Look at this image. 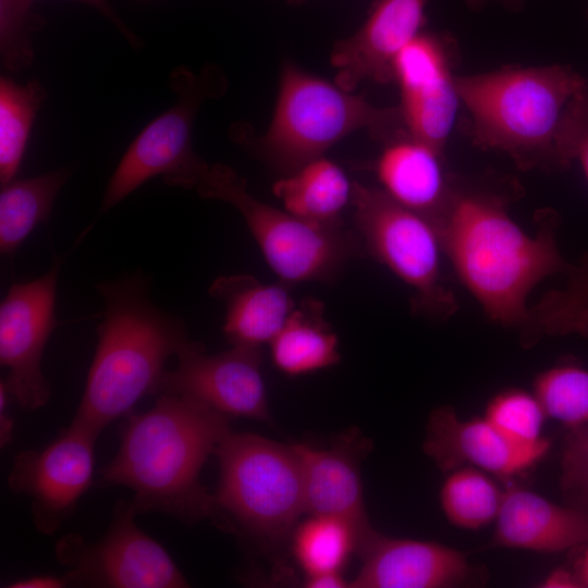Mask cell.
Segmentation results:
<instances>
[{
	"mask_svg": "<svg viewBox=\"0 0 588 588\" xmlns=\"http://www.w3.org/2000/svg\"><path fill=\"white\" fill-rule=\"evenodd\" d=\"M230 417L188 397L161 393L145 413L130 414L101 486L134 493L136 514L161 512L189 523L217 520L213 495L199 481L210 454L230 429Z\"/></svg>",
	"mask_w": 588,
	"mask_h": 588,
	"instance_id": "cell-2",
	"label": "cell"
},
{
	"mask_svg": "<svg viewBox=\"0 0 588 588\" xmlns=\"http://www.w3.org/2000/svg\"><path fill=\"white\" fill-rule=\"evenodd\" d=\"M562 169L578 162L588 180V88L569 103L558 139Z\"/></svg>",
	"mask_w": 588,
	"mask_h": 588,
	"instance_id": "cell-33",
	"label": "cell"
},
{
	"mask_svg": "<svg viewBox=\"0 0 588 588\" xmlns=\"http://www.w3.org/2000/svg\"><path fill=\"white\" fill-rule=\"evenodd\" d=\"M292 445L303 468L305 513L347 523L357 538V554L363 558L380 535L369 523L360 476L359 463L369 443L353 433L328 449Z\"/></svg>",
	"mask_w": 588,
	"mask_h": 588,
	"instance_id": "cell-16",
	"label": "cell"
},
{
	"mask_svg": "<svg viewBox=\"0 0 588 588\" xmlns=\"http://www.w3.org/2000/svg\"><path fill=\"white\" fill-rule=\"evenodd\" d=\"M72 585L70 576L36 575L14 580L7 585L10 588H62Z\"/></svg>",
	"mask_w": 588,
	"mask_h": 588,
	"instance_id": "cell-35",
	"label": "cell"
},
{
	"mask_svg": "<svg viewBox=\"0 0 588 588\" xmlns=\"http://www.w3.org/2000/svg\"><path fill=\"white\" fill-rule=\"evenodd\" d=\"M363 130L383 144L407 134L399 107H377L362 95L285 61L271 121L252 146L285 175Z\"/></svg>",
	"mask_w": 588,
	"mask_h": 588,
	"instance_id": "cell-5",
	"label": "cell"
},
{
	"mask_svg": "<svg viewBox=\"0 0 588 588\" xmlns=\"http://www.w3.org/2000/svg\"><path fill=\"white\" fill-rule=\"evenodd\" d=\"M356 226L370 254L414 292L416 311L448 318L457 309L441 271L444 255L436 223L380 187L353 184Z\"/></svg>",
	"mask_w": 588,
	"mask_h": 588,
	"instance_id": "cell-9",
	"label": "cell"
},
{
	"mask_svg": "<svg viewBox=\"0 0 588 588\" xmlns=\"http://www.w3.org/2000/svg\"><path fill=\"white\" fill-rule=\"evenodd\" d=\"M269 345L274 366L291 377L334 366L341 359L338 334L324 318L322 303L315 298L295 306Z\"/></svg>",
	"mask_w": 588,
	"mask_h": 588,
	"instance_id": "cell-23",
	"label": "cell"
},
{
	"mask_svg": "<svg viewBox=\"0 0 588 588\" xmlns=\"http://www.w3.org/2000/svg\"><path fill=\"white\" fill-rule=\"evenodd\" d=\"M289 3L291 4H299V3H303L305 2L306 0H286Z\"/></svg>",
	"mask_w": 588,
	"mask_h": 588,
	"instance_id": "cell-41",
	"label": "cell"
},
{
	"mask_svg": "<svg viewBox=\"0 0 588 588\" xmlns=\"http://www.w3.org/2000/svg\"><path fill=\"white\" fill-rule=\"evenodd\" d=\"M353 184L341 167L322 156L285 174L272 191L290 213L318 225L342 226Z\"/></svg>",
	"mask_w": 588,
	"mask_h": 588,
	"instance_id": "cell-22",
	"label": "cell"
},
{
	"mask_svg": "<svg viewBox=\"0 0 588 588\" xmlns=\"http://www.w3.org/2000/svg\"><path fill=\"white\" fill-rule=\"evenodd\" d=\"M290 284L264 283L249 274L217 278L209 293L225 306L223 333L231 345L261 348L283 328L296 304Z\"/></svg>",
	"mask_w": 588,
	"mask_h": 588,
	"instance_id": "cell-21",
	"label": "cell"
},
{
	"mask_svg": "<svg viewBox=\"0 0 588 588\" xmlns=\"http://www.w3.org/2000/svg\"><path fill=\"white\" fill-rule=\"evenodd\" d=\"M105 316L73 422L97 433L156 394L166 363L189 341L182 319L151 301L149 278L140 271L97 285Z\"/></svg>",
	"mask_w": 588,
	"mask_h": 588,
	"instance_id": "cell-3",
	"label": "cell"
},
{
	"mask_svg": "<svg viewBox=\"0 0 588 588\" xmlns=\"http://www.w3.org/2000/svg\"><path fill=\"white\" fill-rule=\"evenodd\" d=\"M445 474L439 500L448 522L464 530H479L493 524L504 491L493 476L471 466Z\"/></svg>",
	"mask_w": 588,
	"mask_h": 588,
	"instance_id": "cell-25",
	"label": "cell"
},
{
	"mask_svg": "<svg viewBox=\"0 0 588 588\" xmlns=\"http://www.w3.org/2000/svg\"><path fill=\"white\" fill-rule=\"evenodd\" d=\"M38 81L17 84L0 78V182L14 180L20 169L30 128L46 98Z\"/></svg>",
	"mask_w": 588,
	"mask_h": 588,
	"instance_id": "cell-27",
	"label": "cell"
},
{
	"mask_svg": "<svg viewBox=\"0 0 588 588\" xmlns=\"http://www.w3.org/2000/svg\"><path fill=\"white\" fill-rule=\"evenodd\" d=\"M550 448L549 439L537 444L522 443L486 417L463 418L446 405L431 412L424 441L425 454L444 473L471 466L506 479L535 466Z\"/></svg>",
	"mask_w": 588,
	"mask_h": 588,
	"instance_id": "cell-15",
	"label": "cell"
},
{
	"mask_svg": "<svg viewBox=\"0 0 588 588\" xmlns=\"http://www.w3.org/2000/svg\"><path fill=\"white\" fill-rule=\"evenodd\" d=\"M98 434L72 421L44 449L15 456L8 485L30 500L39 532L52 535L59 529L91 486Z\"/></svg>",
	"mask_w": 588,
	"mask_h": 588,
	"instance_id": "cell-12",
	"label": "cell"
},
{
	"mask_svg": "<svg viewBox=\"0 0 588 588\" xmlns=\"http://www.w3.org/2000/svg\"><path fill=\"white\" fill-rule=\"evenodd\" d=\"M565 275L564 287L547 292L530 306V346L543 335L588 336V253Z\"/></svg>",
	"mask_w": 588,
	"mask_h": 588,
	"instance_id": "cell-26",
	"label": "cell"
},
{
	"mask_svg": "<svg viewBox=\"0 0 588 588\" xmlns=\"http://www.w3.org/2000/svg\"><path fill=\"white\" fill-rule=\"evenodd\" d=\"M428 1L376 0L360 27L334 45L330 54L334 82L351 91L365 81L393 82L395 58L424 32Z\"/></svg>",
	"mask_w": 588,
	"mask_h": 588,
	"instance_id": "cell-17",
	"label": "cell"
},
{
	"mask_svg": "<svg viewBox=\"0 0 588 588\" xmlns=\"http://www.w3.org/2000/svg\"><path fill=\"white\" fill-rule=\"evenodd\" d=\"M65 257L54 258L39 278L14 283L0 305V363L9 369L4 381L26 411L42 407L51 395L41 358L56 327L58 279Z\"/></svg>",
	"mask_w": 588,
	"mask_h": 588,
	"instance_id": "cell-11",
	"label": "cell"
},
{
	"mask_svg": "<svg viewBox=\"0 0 588 588\" xmlns=\"http://www.w3.org/2000/svg\"><path fill=\"white\" fill-rule=\"evenodd\" d=\"M493 525V548L559 553L588 542V512L514 483L504 487Z\"/></svg>",
	"mask_w": 588,
	"mask_h": 588,
	"instance_id": "cell-19",
	"label": "cell"
},
{
	"mask_svg": "<svg viewBox=\"0 0 588 588\" xmlns=\"http://www.w3.org/2000/svg\"><path fill=\"white\" fill-rule=\"evenodd\" d=\"M491 1H498L511 9H519L524 2V0H466V3L473 8V9H480L485 4Z\"/></svg>",
	"mask_w": 588,
	"mask_h": 588,
	"instance_id": "cell-40",
	"label": "cell"
},
{
	"mask_svg": "<svg viewBox=\"0 0 588 588\" xmlns=\"http://www.w3.org/2000/svg\"><path fill=\"white\" fill-rule=\"evenodd\" d=\"M585 550L575 566L583 588H588V542L585 544Z\"/></svg>",
	"mask_w": 588,
	"mask_h": 588,
	"instance_id": "cell-39",
	"label": "cell"
},
{
	"mask_svg": "<svg viewBox=\"0 0 588 588\" xmlns=\"http://www.w3.org/2000/svg\"><path fill=\"white\" fill-rule=\"evenodd\" d=\"M215 454L220 467L213 494L217 522L223 513L259 540L285 539L305 513L303 468L293 445L231 430Z\"/></svg>",
	"mask_w": 588,
	"mask_h": 588,
	"instance_id": "cell-6",
	"label": "cell"
},
{
	"mask_svg": "<svg viewBox=\"0 0 588 588\" xmlns=\"http://www.w3.org/2000/svg\"><path fill=\"white\" fill-rule=\"evenodd\" d=\"M511 198L500 187L455 179L433 222L458 280L490 320L515 330L525 345L529 294L544 279L565 274L572 264L558 246V216H541L529 234L510 215Z\"/></svg>",
	"mask_w": 588,
	"mask_h": 588,
	"instance_id": "cell-1",
	"label": "cell"
},
{
	"mask_svg": "<svg viewBox=\"0 0 588 588\" xmlns=\"http://www.w3.org/2000/svg\"><path fill=\"white\" fill-rule=\"evenodd\" d=\"M532 391L548 418L567 429L588 425V370L573 364L549 367L534 379Z\"/></svg>",
	"mask_w": 588,
	"mask_h": 588,
	"instance_id": "cell-29",
	"label": "cell"
},
{
	"mask_svg": "<svg viewBox=\"0 0 588 588\" xmlns=\"http://www.w3.org/2000/svg\"><path fill=\"white\" fill-rule=\"evenodd\" d=\"M131 501L115 506L103 537L87 544L77 535L62 538L58 560L72 585L109 588H183L188 583L167 550L135 523Z\"/></svg>",
	"mask_w": 588,
	"mask_h": 588,
	"instance_id": "cell-10",
	"label": "cell"
},
{
	"mask_svg": "<svg viewBox=\"0 0 588 588\" xmlns=\"http://www.w3.org/2000/svg\"><path fill=\"white\" fill-rule=\"evenodd\" d=\"M36 1V0H32ZM83 3H86L96 10H98L100 13H102L105 16H107L111 22H113L119 29L124 34V36L127 38L128 41H131L133 45L137 44L136 37L132 34V32L120 21L117 13L111 8L108 0H76Z\"/></svg>",
	"mask_w": 588,
	"mask_h": 588,
	"instance_id": "cell-38",
	"label": "cell"
},
{
	"mask_svg": "<svg viewBox=\"0 0 588 588\" xmlns=\"http://www.w3.org/2000/svg\"><path fill=\"white\" fill-rule=\"evenodd\" d=\"M473 143L506 154L519 169H562L558 139L573 99L588 88L567 65L504 66L455 76Z\"/></svg>",
	"mask_w": 588,
	"mask_h": 588,
	"instance_id": "cell-4",
	"label": "cell"
},
{
	"mask_svg": "<svg viewBox=\"0 0 588 588\" xmlns=\"http://www.w3.org/2000/svg\"><path fill=\"white\" fill-rule=\"evenodd\" d=\"M541 588H583L575 568L556 567L547 574L538 585Z\"/></svg>",
	"mask_w": 588,
	"mask_h": 588,
	"instance_id": "cell-34",
	"label": "cell"
},
{
	"mask_svg": "<svg viewBox=\"0 0 588 588\" xmlns=\"http://www.w3.org/2000/svg\"><path fill=\"white\" fill-rule=\"evenodd\" d=\"M477 574L468 556L455 548L379 535L350 587L452 588L468 584Z\"/></svg>",
	"mask_w": 588,
	"mask_h": 588,
	"instance_id": "cell-18",
	"label": "cell"
},
{
	"mask_svg": "<svg viewBox=\"0 0 588 588\" xmlns=\"http://www.w3.org/2000/svg\"><path fill=\"white\" fill-rule=\"evenodd\" d=\"M560 489L565 503L588 512V425L567 429L561 455Z\"/></svg>",
	"mask_w": 588,
	"mask_h": 588,
	"instance_id": "cell-32",
	"label": "cell"
},
{
	"mask_svg": "<svg viewBox=\"0 0 588 588\" xmlns=\"http://www.w3.org/2000/svg\"><path fill=\"white\" fill-rule=\"evenodd\" d=\"M175 103L152 120L132 142L109 179L100 212H107L149 179L162 176L170 185L195 188L209 168L193 149L192 130L201 102L223 89L213 69L196 74L175 68L169 78Z\"/></svg>",
	"mask_w": 588,
	"mask_h": 588,
	"instance_id": "cell-8",
	"label": "cell"
},
{
	"mask_svg": "<svg viewBox=\"0 0 588 588\" xmlns=\"http://www.w3.org/2000/svg\"><path fill=\"white\" fill-rule=\"evenodd\" d=\"M293 553L306 575L341 572L353 552L357 538L342 519L310 515L293 534Z\"/></svg>",
	"mask_w": 588,
	"mask_h": 588,
	"instance_id": "cell-28",
	"label": "cell"
},
{
	"mask_svg": "<svg viewBox=\"0 0 588 588\" xmlns=\"http://www.w3.org/2000/svg\"><path fill=\"white\" fill-rule=\"evenodd\" d=\"M72 173L62 168L45 174L12 180L0 193V252L12 255L40 223L48 220L58 193Z\"/></svg>",
	"mask_w": 588,
	"mask_h": 588,
	"instance_id": "cell-24",
	"label": "cell"
},
{
	"mask_svg": "<svg viewBox=\"0 0 588 588\" xmlns=\"http://www.w3.org/2000/svg\"><path fill=\"white\" fill-rule=\"evenodd\" d=\"M483 417L512 439L526 444L546 440L542 429L548 418L534 393L519 388H506L487 403Z\"/></svg>",
	"mask_w": 588,
	"mask_h": 588,
	"instance_id": "cell-30",
	"label": "cell"
},
{
	"mask_svg": "<svg viewBox=\"0 0 588 588\" xmlns=\"http://www.w3.org/2000/svg\"><path fill=\"white\" fill-rule=\"evenodd\" d=\"M32 0H0V56L9 72L28 68L34 59L32 33L41 23Z\"/></svg>",
	"mask_w": 588,
	"mask_h": 588,
	"instance_id": "cell-31",
	"label": "cell"
},
{
	"mask_svg": "<svg viewBox=\"0 0 588 588\" xmlns=\"http://www.w3.org/2000/svg\"><path fill=\"white\" fill-rule=\"evenodd\" d=\"M373 171L389 197L432 221L445 209L455 183L443 151L408 134L384 143Z\"/></svg>",
	"mask_w": 588,
	"mask_h": 588,
	"instance_id": "cell-20",
	"label": "cell"
},
{
	"mask_svg": "<svg viewBox=\"0 0 588 588\" xmlns=\"http://www.w3.org/2000/svg\"><path fill=\"white\" fill-rule=\"evenodd\" d=\"M455 76L448 42L427 32L412 39L393 63V82L400 89L399 109L407 134L441 151L461 107Z\"/></svg>",
	"mask_w": 588,
	"mask_h": 588,
	"instance_id": "cell-14",
	"label": "cell"
},
{
	"mask_svg": "<svg viewBox=\"0 0 588 588\" xmlns=\"http://www.w3.org/2000/svg\"><path fill=\"white\" fill-rule=\"evenodd\" d=\"M351 581L343 578L341 572H328L306 577L305 586L309 588H345Z\"/></svg>",
	"mask_w": 588,
	"mask_h": 588,
	"instance_id": "cell-37",
	"label": "cell"
},
{
	"mask_svg": "<svg viewBox=\"0 0 588 588\" xmlns=\"http://www.w3.org/2000/svg\"><path fill=\"white\" fill-rule=\"evenodd\" d=\"M11 393L4 380L0 382V443L1 446L8 445L12 440L13 418L8 412Z\"/></svg>",
	"mask_w": 588,
	"mask_h": 588,
	"instance_id": "cell-36",
	"label": "cell"
},
{
	"mask_svg": "<svg viewBox=\"0 0 588 588\" xmlns=\"http://www.w3.org/2000/svg\"><path fill=\"white\" fill-rule=\"evenodd\" d=\"M195 189L241 213L270 268L290 285L331 282L357 252L355 238L343 226L318 225L261 201L226 164L209 166Z\"/></svg>",
	"mask_w": 588,
	"mask_h": 588,
	"instance_id": "cell-7",
	"label": "cell"
},
{
	"mask_svg": "<svg viewBox=\"0 0 588 588\" xmlns=\"http://www.w3.org/2000/svg\"><path fill=\"white\" fill-rule=\"evenodd\" d=\"M175 368L163 372L156 394L192 399L226 416L270 421L262 377V350L232 345L208 354L189 340L177 353Z\"/></svg>",
	"mask_w": 588,
	"mask_h": 588,
	"instance_id": "cell-13",
	"label": "cell"
}]
</instances>
